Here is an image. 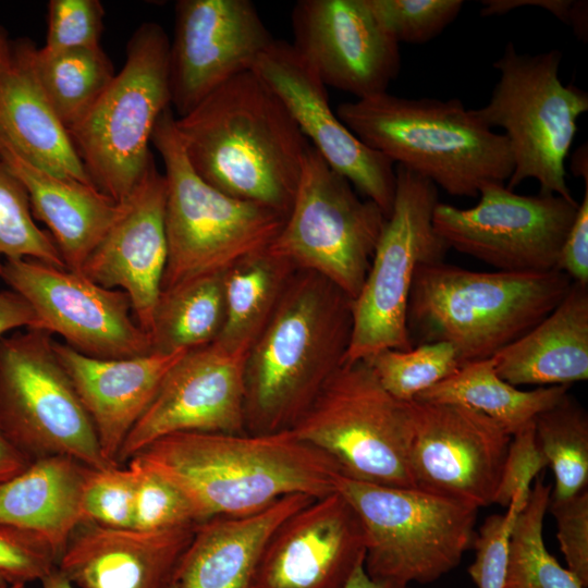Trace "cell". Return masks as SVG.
I'll use <instances>...</instances> for the list:
<instances>
[{
    "mask_svg": "<svg viewBox=\"0 0 588 588\" xmlns=\"http://www.w3.org/2000/svg\"><path fill=\"white\" fill-rule=\"evenodd\" d=\"M137 457L189 499L200 520L259 512L292 494L335 491L338 463L290 429L267 433L179 432Z\"/></svg>",
    "mask_w": 588,
    "mask_h": 588,
    "instance_id": "6da1fadb",
    "label": "cell"
},
{
    "mask_svg": "<svg viewBox=\"0 0 588 588\" xmlns=\"http://www.w3.org/2000/svg\"><path fill=\"white\" fill-rule=\"evenodd\" d=\"M175 127L189 164L205 182L287 216L310 144L253 70L175 117Z\"/></svg>",
    "mask_w": 588,
    "mask_h": 588,
    "instance_id": "7a4b0ae2",
    "label": "cell"
},
{
    "mask_svg": "<svg viewBox=\"0 0 588 588\" xmlns=\"http://www.w3.org/2000/svg\"><path fill=\"white\" fill-rule=\"evenodd\" d=\"M352 328L353 298L296 269L245 357L246 432L291 429L344 364Z\"/></svg>",
    "mask_w": 588,
    "mask_h": 588,
    "instance_id": "3957f363",
    "label": "cell"
},
{
    "mask_svg": "<svg viewBox=\"0 0 588 588\" xmlns=\"http://www.w3.org/2000/svg\"><path fill=\"white\" fill-rule=\"evenodd\" d=\"M342 123L393 163L456 197H477L506 184L513 171L509 142L456 98L409 99L387 91L343 102Z\"/></svg>",
    "mask_w": 588,
    "mask_h": 588,
    "instance_id": "277c9868",
    "label": "cell"
},
{
    "mask_svg": "<svg viewBox=\"0 0 588 588\" xmlns=\"http://www.w3.org/2000/svg\"><path fill=\"white\" fill-rule=\"evenodd\" d=\"M571 283L558 270L485 272L444 261L422 265L408 299L411 343L448 342L463 365L491 358L549 315Z\"/></svg>",
    "mask_w": 588,
    "mask_h": 588,
    "instance_id": "5b68a950",
    "label": "cell"
},
{
    "mask_svg": "<svg viewBox=\"0 0 588 588\" xmlns=\"http://www.w3.org/2000/svg\"><path fill=\"white\" fill-rule=\"evenodd\" d=\"M151 144L163 161L167 182L168 259L161 291L224 272L242 258L269 247L286 217L205 182L184 154L171 107L159 117Z\"/></svg>",
    "mask_w": 588,
    "mask_h": 588,
    "instance_id": "8992f818",
    "label": "cell"
},
{
    "mask_svg": "<svg viewBox=\"0 0 588 588\" xmlns=\"http://www.w3.org/2000/svg\"><path fill=\"white\" fill-rule=\"evenodd\" d=\"M170 39L156 22L132 34L125 61L87 113L68 130L94 186L124 201L154 156L149 145L159 117L171 107Z\"/></svg>",
    "mask_w": 588,
    "mask_h": 588,
    "instance_id": "52a82bcc",
    "label": "cell"
},
{
    "mask_svg": "<svg viewBox=\"0 0 588 588\" xmlns=\"http://www.w3.org/2000/svg\"><path fill=\"white\" fill-rule=\"evenodd\" d=\"M561 60L558 49L530 56L507 42L493 63L500 78L490 100L475 111L487 126L505 132L513 159L505 184L509 189L534 179L539 194L574 199L566 183L565 160L577 120L588 111V94L562 83Z\"/></svg>",
    "mask_w": 588,
    "mask_h": 588,
    "instance_id": "ba28073f",
    "label": "cell"
},
{
    "mask_svg": "<svg viewBox=\"0 0 588 588\" xmlns=\"http://www.w3.org/2000/svg\"><path fill=\"white\" fill-rule=\"evenodd\" d=\"M365 534L364 567L375 579L430 584L454 569L475 538L478 509L417 488L341 475L335 483Z\"/></svg>",
    "mask_w": 588,
    "mask_h": 588,
    "instance_id": "9c48e42d",
    "label": "cell"
},
{
    "mask_svg": "<svg viewBox=\"0 0 588 588\" xmlns=\"http://www.w3.org/2000/svg\"><path fill=\"white\" fill-rule=\"evenodd\" d=\"M412 420V402L390 394L359 359L338 368L290 430L332 457L346 477L414 488Z\"/></svg>",
    "mask_w": 588,
    "mask_h": 588,
    "instance_id": "30bf717a",
    "label": "cell"
},
{
    "mask_svg": "<svg viewBox=\"0 0 588 588\" xmlns=\"http://www.w3.org/2000/svg\"><path fill=\"white\" fill-rule=\"evenodd\" d=\"M392 209L376 245L368 272L353 299V328L345 362L387 348L413 345L407 330L408 299L418 268L444 261L450 249L433 226L438 187L395 167ZM344 362V363H345Z\"/></svg>",
    "mask_w": 588,
    "mask_h": 588,
    "instance_id": "8fae6325",
    "label": "cell"
},
{
    "mask_svg": "<svg viewBox=\"0 0 588 588\" xmlns=\"http://www.w3.org/2000/svg\"><path fill=\"white\" fill-rule=\"evenodd\" d=\"M24 329L0 339V430L30 461L66 455L91 468L113 465L59 360L52 338Z\"/></svg>",
    "mask_w": 588,
    "mask_h": 588,
    "instance_id": "7c38bea8",
    "label": "cell"
},
{
    "mask_svg": "<svg viewBox=\"0 0 588 588\" xmlns=\"http://www.w3.org/2000/svg\"><path fill=\"white\" fill-rule=\"evenodd\" d=\"M387 216L309 145L291 209L269 249L351 298L360 291Z\"/></svg>",
    "mask_w": 588,
    "mask_h": 588,
    "instance_id": "4fadbf2b",
    "label": "cell"
},
{
    "mask_svg": "<svg viewBox=\"0 0 588 588\" xmlns=\"http://www.w3.org/2000/svg\"><path fill=\"white\" fill-rule=\"evenodd\" d=\"M478 196L470 208L438 203L433 226L450 248L497 271L556 270L578 201L556 195H522L505 184L487 185Z\"/></svg>",
    "mask_w": 588,
    "mask_h": 588,
    "instance_id": "5bb4252c",
    "label": "cell"
},
{
    "mask_svg": "<svg viewBox=\"0 0 588 588\" xmlns=\"http://www.w3.org/2000/svg\"><path fill=\"white\" fill-rule=\"evenodd\" d=\"M0 278L28 302L40 330L59 334L83 355L119 359L151 353L149 335L121 290L30 258L4 260Z\"/></svg>",
    "mask_w": 588,
    "mask_h": 588,
    "instance_id": "9a60e30c",
    "label": "cell"
},
{
    "mask_svg": "<svg viewBox=\"0 0 588 588\" xmlns=\"http://www.w3.org/2000/svg\"><path fill=\"white\" fill-rule=\"evenodd\" d=\"M412 408L414 488L476 509L493 504L512 436L464 405L413 401Z\"/></svg>",
    "mask_w": 588,
    "mask_h": 588,
    "instance_id": "2e32d148",
    "label": "cell"
},
{
    "mask_svg": "<svg viewBox=\"0 0 588 588\" xmlns=\"http://www.w3.org/2000/svg\"><path fill=\"white\" fill-rule=\"evenodd\" d=\"M273 40L249 0L177 1L169 48V89L176 118L235 75L250 71Z\"/></svg>",
    "mask_w": 588,
    "mask_h": 588,
    "instance_id": "e0dca14e",
    "label": "cell"
},
{
    "mask_svg": "<svg viewBox=\"0 0 588 588\" xmlns=\"http://www.w3.org/2000/svg\"><path fill=\"white\" fill-rule=\"evenodd\" d=\"M252 70L279 96L322 159L388 218L395 194L394 163L342 123L330 107L327 86L293 45L274 39Z\"/></svg>",
    "mask_w": 588,
    "mask_h": 588,
    "instance_id": "ac0fdd59",
    "label": "cell"
},
{
    "mask_svg": "<svg viewBox=\"0 0 588 588\" xmlns=\"http://www.w3.org/2000/svg\"><path fill=\"white\" fill-rule=\"evenodd\" d=\"M245 357L215 342L188 350L168 371L127 434L122 465L152 442L179 432H246Z\"/></svg>",
    "mask_w": 588,
    "mask_h": 588,
    "instance_id": "d6986e66",
    "label": "cell"
},
{
    "mask_svg": "<svg viewBox=\"0 0 588 588\" xmlns=\"http://www.w3.org/2000/svg\"><path fill=\"white\" fill-rule=\"evenodd\" d=\"M291 20L293 47L326 86L362 99L385 93L399 75V44L366 0H301Z\"/></svg>",
    "mask_w": 588,
    "mask_h": 588,
    "instance_id": "ffe728a7",
    "label": "cell"
},
{
    "mask_svg": "<svg viewBox=\"0 0 588 588\" xmlns=\"http://www.w3.org/2000/svg\"><path fill=\"white\" fill-rule=\"evenodd\" d=\"M365 552L362 523L335 490L280 524L265 548L254 588H345Z\"/></svg>",
    "mask_w": 588,
    "mask_h": 588,
    "instance_id": "44dd1931",
    "label": "cell"
},
{
    "mask_svg": "<svg viewBox=\"0 0 588 588\" xmlns=\"http://www.w3.org/2000/svg\"><path fill=\"white\" fill-rule=\"evenodd\" d=\"M167 182L154 156L123 201V211L85 260L81 273L93 282L123 291L133 315L148 334L161 293L168 259Z\"/></svg>",
    "mask_w": 588,
    "mask_h": 588,
    "instance_id": "7402d4cb",
    "label": "cell"
},
{
    "mask_svg": "<svg viewBox=\"0 0 588 588\" xmlns=\"http://www.w3.org/2000/svg\"><path fill=\"white\" fill-rule=\"evenodd\" d=\"M52 346L93 421L103 457L112 464L168 371L188 351L101 359L53 339Z\"/></svg>",
    "mask_w": 588,
    "mask_h": 588,
    "instance_id": "603a6c76",
    "label": "cell"
},
{
    "mask_svg": "<svg viewBox=\"0 0 588 588\" xmlns=\"http://www.w3.org/2000/svg\"><path fill=\"white\" fill-rule=\"evenodd\" d=\"M61 554L58 568L78 588H169L197 524L146 531L86 523Z\"/></svg>",
    "mask_w": 588,
    "mask_h": 588,
    "instance_id": "cb8c5ba5",
    "label": "cell"
},
{
    "mask_svg": "<svg viewBox=\"0 0 588 588\" xmlns=\"http://www.w3.org/2000/svg\"><path fill=\"white\" fill-rule=\"evenodd\" d=\"M35 46L0 24V136L41 168L94 186L36 76Z\"/></svg>",
    "mask_w": 588,
    "mask_h": 588,
    "instance_id": "d4e9b609",
    "label": "cell"
},
{
    "mask_svg": "<svg viewBox=\"0 0 588 588\" xmlns=\"http://www.w3.org/2000/svg\"><path fill=\"white\" fill-rule=\"evenodd\" d=\"M314 499L292 494L256 513L215 516L198 523L169 588H254L259 562L274 530Z\"/></svg>",
    "mask_w": 588,
    "mask_h": 588,
    "instance_id": "484cf974",
    "label": "cell"
},
{
    "mask_svg": "<svg viewBox=\"0 0 588 588\" xmlns=\"http://www.w3.org/2000/svg\"><path fill=\"white\" fill-rule=\"evenodd\" d=\"M0 159L25 188L35 220L48 228L65 267L79 272L122 213L124 203H115L93 185L41 168L2 136Z\"/></svg>",
    "mask_w": 588,
    "mask_h": 588,
    "instance_id": "4316f807",
    "label": "cell"
},
{
    "mask_svg": "<svg viewBox=\"0 0 588 588\" xmlns=\"http://www.w3.org/2000/svg\"><path fill=\"white\" fill-rule=\"evenodd\" d=\"M514 387L564 385L588 379V285L572 282L535 327L491 357Z\"/></svg>",
    "mask_w": 588,
    "mask_h": 588,
    "instance_id": "83f0119b",
    "label": "cell"
},
{
    "mask_svg": "<svg viewBox=\"0 0 588 588\" xmlns=\"http://www.w3.org/2000/svg\"><path fill=\"white\" fill-rule=\"evenodd\" d=\"M90 468L66 455L32 461L0 487V524L33 532L60 559L84 524L82 498Z\"/></svg>",
    "mask_w": 588,
    "mask_h": 588,
    "instance_id": "f1b7e54d",
    "label": "cell"
},
{
    "mask_svg": "<svg viewBox=\"0 0 588 588\" xmlns=\"http://www.w3.org/2000/svg\"><path fill=\"white\" fill-rule=\"evenodd\" d=\"M296 269L267 247L225 270L224 323L215 343L231 354L246 356Z\"/></svg>",
    "mask_w": 588,
    "mask_h": 588,
    "instance_id": "f546056e",
    "label": "cell"
},
{
    "mask_svg": "<svg viewBox=\"0 0 588 588\" xmlns=\"http://www.w3.org/2000/svg\"><path fill=\"white\" fill-rule=\"evenodd\" d=\"M569 387L520 390L504 381L492 358L466 363L415 401L460 404L480 412L513 436L559 403Z\"/></svg>",
    "mask_w": 588,
    "mask_h": 588,
    "instance_id": "4dcf8cb0",
    "label": "cell"
},
{
    "mask_svg": "<svg viewBox=\"0 0 588 588\" xmlns=\"http://www.w3.org/2000/svg\"><path fill=\"white\" fill-rule=\"evenodd\" d=\"M224 272L161 291L148 333L151 353L193 350L216 342L224 323Z\"/></svg>",
    "mask_w": 588,
    "mask_h": 588,
    "instance_id": "1f68e13d",
    "label": "cell"
},
{
    "mask_svg": "<svg viewBox=\"0 0 588 588\" xmlns=\"http://www.w3.org/2000/svg\"><path fill=\"white\" fill-rule=\"evenodd\" d=\"M32 61L45 96L66 131L87 113L115 75L101 46L61 51L35 46Z\"/></svg>",
    "mask_w": 588,
    "mask_h": 588,
    "instance_id": "d6a6232c",
    "label": "cell"
},
{
    "mask_svg": "<svg viewBox=\"0 0 588 588\" xmlns=\"http://www.w3.org/2000/svg\"><path fill=\"white\" fill-rule=\"evenodd\" d=\"M551 492L552 487L538 476L512 528L503 588H585L544 546L543 519Z\"/></svg>",
    "mask_w": 588,
    "mask_h": 588,
    "instance_id": "836d02e7",
    "label": "cell"
},
{
    "mask_svg": "<svg viewBox=\"0 0 588 588\" xmlns=\"http://www.w3.org/2000/svg\"><path fill=\"white\" fill-rule=\"evenodd\" d=\"M537 443L551 466V498L564 500L587 489L588 416L568 393L534 419Z\"/></svg>",
    "mask_w": 588,
    "mask_h": 588,
    "instance_id": "e575fe53",
    "label": "cell"
},
{
    "mask_svg": "<svg viewBox=\"0 0 588 588\" xmlns=\"http://www.w3.org/2000/svg\"><path fill=\"white\" fill-rule=\"evenodd\" d=\"M382 387L403 402L453 375L463 365L456 348L448 342H429L409 350H381L364 359Z\"/></svg>",
    "mask_w": 588,
    "mask_h": 588,
    "instance_id": "d590c367",
    "label": "cell"
},
{
    "mask_svg": "<svg viewBox=\"0 0 588 588\" xmlns=\"http://www.w3.org/2000/svg\"><path fill=\"white\" fill-rule=\"evenodd\" d=\"M19 258L66 268L50 234L38 226L25 188L0 159V274L4 260Z\"/></svg>",
    "mask_w": 588,
    "mask_h": 588,
    "instance_id": "8d00e7d4",
    "label": "cell"
},
{
    "mask_svg": "<svg viewBox=\"0 0 588 588\" xmlns=\"http://www.w3.org/2000/svg\"><path fill=\"white\" fill-rule=\"evenodd\" d=\"M127 462L136 468L133 528L158 531L201 522L196 509L177 486L137 457Z\"/></svg>",
    "mask_w": 588,
    "mask_h": 588,
    "instance_id": "74e56055",
    "label": "cell"
},
{
    "mask_svg": "<svg viewBox=\"0 0 588 588\" xmlns=\"http://www.w3.org/2000/svg\"><path fill=\"white\" fill-rule=\"evenodd\" d=\"M136 468L133 463L90 468L84 486V524L110 528L133 527Z\"/></svg>",
    "mask_w": 588,
    "mask_h": 588,
    "instance_id": "f35d334b",
    "label": "cell"
},
{
    "mask_svg": "<svg viewBox=\"0 0 588 588\" xmlns=\"http://www.w3.org/2000/svg\"><path fill=\"white\" fill-rule=\"evenodd\" d=\"M385 32L397 42L424 44L458 15L462 0H366Z\"/></svg>",
    "mask_w": 588,
    "mask_h": 588,
    "instance_id": "ab89813d",
    "label": "cell"
},
{
    "mask_svg": "<svg viewBox=\"0 0 588 588\" xmlns=\"http://www.w3.org/2000/svg\"><path fill=\"white\" fill-rule=\"evenodd\" d=\"M44 49L61 51L101 46L105 9L99 0H50Z\"/></svg>",
    "mask_w": 588,
    "mask_h": 588,
    "instance_id": "60d3db41",
    "label": "cell"
},
{
    "mask_svg": "<svg viewBox=\"0 0 588 588\" xmlns=\"http://www.w3.org/2000/svg\"><path fill=\"white\" fill-rule=\"evenodd\" d=\"M526 502L513 500L504 514L491 515L474 538L475 560L468 567L477 588H503L509 544L515 518Z\"/></svg>",
    "mask_w": 588,
    "mask_h": 588,
    "instance_id": "b9f144b4",
    "label": "cell"
},
{
    "mask_svg": "<svg viewBox=\"0 0 588 588\" xmlns=\"http://www.w3.org/2000/svg\"><path fill=\"white\" fill-rule=\"evenodd\" d=\"M58 562L57 554L33 532L0 524V575L10 585L41 580Z\"/></svg>",
    "mask_w": 588,
    "mask_h": 588,
    "instance_id": "7bdbcfd3",
    "label": "cell"
},
{
    "mask_svg": "<svg viewBox=\"0 0 588 588\" xmlns=\"http://www.w3.org/2000/svg\"><path fill=\"white\" fill-rule=\"evenodd\" d=\"M547 466L532 421L511 437L493 503L507 507L516 499L526 502L532 481Z\"/></svg>",
    "mask_w": 588,
    "mask_h": 588,
    "instance_id": "ee69618b",
    "label": "cell"
},
{
    "mask_svg": "<svg viewBox=\"0 0 588 588\" xmlns=\"http://www.w3.org/2000/svg\"><path fill=\"white\" fill-rule=\"evenodd\" d=\"M550 512L556 522V537L567 568L588 586V492L550 500Z\"/></svg>",
    "mask_w": 588,
    "mask_h": 588,
    "instance_id": "f6af8a7d",
    "label": "cell"
},
{
    "mask_svg": "<svg viewBox=\"0 0 588 588\" xmlns=\"http://www.w3.org/2000/svg\"><path fill=\"white\" fill-rule=\"evenodd\" d=\"M555 269L572 282L588 285V180L575 219L561 246Z\"/></svg>",
    "mask_w": 588,
    "mask_h": 588,
    "instance_id": "bcb514c9",
    "label": "cell"
},
{
    "mask_svg": "<svg viewBox=\"0 0 588 588\" xmlns=\"http://www.w3.org/2000/svg\"><path fill=\"white\" fill-rule=\"evenodd\" d=\"M482 16L506 14L520 7H537L573 27L580 38H587V1L574 0H485Z\"/></svg>",
    "mask_w": 588,
    "mask_h": 588,
    "instance_id": "7dc6e473",
    "label": "cell"
},
{
    "mask_svg": "<svg viewBox=\"0 0 588 588\" xmlns=\"http://www.w3.org/2000/svg\"><path fill=\"white\" fill-rule=\"evenodd\" d=\"M17 329H40L39 319L19 293L0 291V339Z\"/></svg>",
    "mask_w": 588,
    "mask_h": 588,
    "instance_id": "c3c4849f",
    "label": "cell"
},
{
    "mask_svg": "<svg viewBox=\"0 0 588 588\" xmlns=\"http://www.w3.org/2000/svg\"><path fill=\"white\" fill-rule=\"evenodd\" d=\"M30 462L0 430V487L21 474Z\"/></svg>",
    "mask_w": 588,
    "mask_h": 588,
    "instance_id": "681fc988",
    "label": "cell"
},
{
    "mask_svg": "<svg viewBox=\"0 0 588 588\" xmlns=\"http://www.w3.org/2000/svg\"><path fill=\"white\" fill-rule=\"evenodd\" d=\"M345 588H413L411 585L371 578L362 564L353 574Z\"/></svg>",
    "mask_w": 588,
    "mask_h": 588,
    "instance_id": "f907efd6",
    "label": "cell"
},
{
    "mask_svg": "<svg viewBox=\"0 0 588 588\" xmlns=\"http://www.w3.org/2000/svg\"><path fill=\"white\" fill-rule=\"evenodd\" d=\"M571 171L575 176L588 180V151L587 145H581L574 154L571 162Z\"/></svg>",
    "mask_w": 588,
    "mask_h": 588,
    "instance_id": "816d5d0a",
    "label": "cell"
},
{
    "mask_svg": "<svg viewBox=\"0 0 588 588\" xmlns=\"http://www.w3.org/2000/svg\"><path fill=\"white\" fill-rule=\"evenodd\" d=\"M40 581L42 588H74V585L58 568V566L53 567Z\"/></svg>",
    "mask_w": 588,
    "mask_h": 588,
    "instance_id": "f5cc1de1",
    "label": "cell"
},
{
    "mask_svg": "<svg viewBox=\"0 0 588 588\" xmlns=\"http://www.w3.org/2000/svg\"><path fill=\"white\" fill-rule=\"evenodd\" d=\"M10 584L8 583V580L2 575H0V588H8Z\"/></svg>",
    "mask_w": 588,
    "mask_h": 588,
    "instance_id": "db71d44e",
    "label": "cell"
},
{
    "mask_svg": "<svg viewBox=\"0 0 588 588\" xmlns=\"http://www.w3.org/2000/svg\"><path fill=\"white\" fill-rule=\"evenodd\" d=\"M8 588H25L24 584H12Z\"/></svg>",
    "mask_w": 588,
    "mask_h": 588,
    "instance_id": "11a10c76",
    "label": "cell"
}]
</instances>
